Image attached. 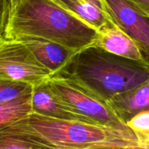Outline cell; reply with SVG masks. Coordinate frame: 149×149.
<instances>
[{"mask_svg": "<svg viewBox=\"0 0 149 149\" xmlns=\"http://www.w3.org/2000/svg\"><path fill=\"white\" fill-rule=\"evenodd\" d=\"M0 137L23 143L30 149H141L134 133L33 112L1 128Z\"/></svg>", "mask_w": 149, "mask_h": 149, "instance_id": "cell-1", "label": "cell"}, {"mask_svg": "<svg viewBox=\"0 0 149 149\" xmlns=\"http://www.w3.org/2000/svg\"><path fill=\"white\" fill-rule=\"evenodd\" d=\"M49 77L106 104L116 95L148 81L149 65L91 45L74 52Z\"/></svg>", "mask_w": 149, "mask_h": 149, "instance_id": "cell-2", "label": "cell"}, {"mask_svg": "<svg viewBox=\"0 0 149 149\" xmlns=\"http://www.w3.org/2000/svg\"><path fill=\"white\" fill-rule=\"evenodd\" d=\"M15 34L45 38L78 51L94 43L97 30L53 0H25L12 11L5 36Z\"/></svg>", "mask_w": 149, "mask_h": 149, "instance_id": "cell-3", "label": "cell"}, {"mask_svg": "<svg viewBox=\"0 0 149 149\" xmlns=\"http://www.w3.org/2000/svg\"><path fill=\"white\" fill-rule=\"evenodd\" d=\"M45 82L54 97L71 111L88 118L96 125L134 133L106 103L87 95L62 80L49 77Z\"/></svg>", "mask_w": 149, "mask_h": 149, "instance_id": "cell-4", "label": "cell"}, {"mask_svg": "<svg viewBox=\"0 0 149 149\" xmlns=\"http://www.w3.org/2000/svg\"><path fill=\"white\" fill-rule=\"evenodd\" d=\"M50 75L51 71L23 42L6 36L0 40V77L33 86Z\"/></svg>", "mask_w": 149, "mask_h": 149, "instance_id": "cell-5", "label": "cell"}, {"mask_svg": "<svg viewBox=\"0 0 149 149\" xmlns=\"http://www.w3.org/2000/svg\"><path fill=\"white\" fill-rule=\"evenodd\" d=\"M111 20L127 34L149 60V18L130 0H103Z\"/></svg>", "mask_w": 149, "mask_h": 149, "instance_id": "cell-6", "label": "cell"}, {"mask_svg": "<svg viewBox=\"0 0 149 149\" xmlns=\"http://www.w3.org/2000/svg\"><path fill=\"white\" fill-rule=\"evenodd\" d=\"M93 45L109 52L149 65L148 58L135 42L111 20L97 30Z\"/></svg>", "mask_w": 149, "mask_h": 149, "instance_id": "cell-7", "label": "cell"}, {"mask_svg": "<svg viewBox=\"0 0 149 149\" xmlns=\"http://www.w3.org/2000/svg\"><path fill=\"white\" fill-rule=\"evenodd\" d=\"M9 38L23 42L33 52L36 59L51 71V74L59 70L77 51L55 42L26 34H15Z\"/></svg>", "mask_w": 149, "mask_h": 149, "instance_id": "cell-8", "label": "cell"}, {"mask_svg": "<svg viewBox=\"0 0 149 149\" xmlns=\"http://www.w3.org/2000/svg\"><path fill=\"white\" fill-rule=\"evenodd\" d=\"M31 108L33 113L48 117L96 125L88 118L70 111L68 108L55 98L48 89L45 80L33 86Z\"/></svg>", "mask_w": 149, "mask_h": 149, "instance_id": "cell-9", "label": "cell"}, {"mask_svg": "<svg viewBox=\"0 0 149 149\" xmlns=\"http://www.w3.org/2000/svg\"><path fill=\"white\" fill-rule=\"evenodd\" d=\"M106 104L126 124L135 114L149 109V80L116 95Z\"/></svg>", "mask_w": 149, "mask_h": 149, "instance_id": "cell-10", "label": "cell"}, {"mask_svg": "<svg viewBox=\"0 0 149 149\" xmlns=\"http://www.w3.org/2000/svg\"><path fill=\"white\" fill-rule=\"evenodd\" d=\"M63 7L71 12L84 21L98 30L111 20L103 10L89 2H81L78 0H53Z\"/></svg>", "mask_w": 149, "mask_h": 149, "instance_id": "cell-11", "label": "cell"}, {"mask_svg": "<svg viewBox=\"0 0 149 149\" xmlns=\"http://www.w3.org/2000/svg\"><path fill=\"white\" fill-rule=\"evenodd\" d=\"M31 112V96L0 103V129Z\"/></svg>", "mask_w": 149, "mask_h": 149, "instance_id": "cell-12", "label": "cell"}, {"mask_svg": "<svg viewBox=\"0 0 149 149\" xmlns=\"http://www.w3.org/2000/svg\"><path fill=\"white\" fill-rule=\"evenodd\" d=\"M32 91L33 85L29 83L0 77V103L30 97Z\"/></svg>", "mask_w": 149, "mask_h": 149, "instance_id": "cell-13", "label": "cell"}, {"mask_svg": "<svg viewBox=\"0 0 149 149\" xmlns=\"http://www.w3.org/2000/svg\"><path fill=\"white\" fill-rule=\"evenodd\" d=\"M126 124L135 134L141 146V141L149 137V109L135 114Z\"/></svg>", "mask_w": 149, "mask_h": 149, "instance_id": "cell-14", "label": "cell"}, {"mask_svg": "<svg viewBox=\"0 0 149 149\" xmlns=\"http://www.w3.org/2000/svg\"><path fill=\"white\" fill-rule=\"evenodd\" d=\"M11 13V0H0V40L5 36Z\"/></svg>", "mask_w": 149, "mask_h": 149, "instance_id": "cell-15", "label": "cell"}, {"mask_svg": "<svg viewBox=\"0 0 149 149\" xmlns=\"http://www.w3.org/2000/svg\"><path fill=\"white\" fill-rule=\"evenodd\" d=\"M136 8L149 18V0H130Z\"/></svg>", "mask_w": 149, "mask_h": 149, "instance_id": "cell-16", "label": "cell"}, {"mask_svg": "<svg viewBox=\"0 0 149 149\" xmlns=\"http://www.w3.org/2000/svg\"><path fill=\"white\" fill-rule=\"evenodd\" d=\"M79 1H81V2H89L90 4H93V5L96 6L97 7H98L99 9H100L101 10H103V12L106 13V9H105L104 4H103V0H78ZM107 14V13H106Z\"/></svg>", "mask_w": 149, "mask_h": 149, "instance_id": "cell-17", "label": "cell"}, {"mask_svg": "<svg viewBox=\"0 0 149 149\" xmlns=\"http://www.w3.org/2000/svg\"><path fill=\"white\" fill-rule=\"evenodd\" d=\"M141 149H149V137L141 142Z\"/></svg>", "mask_w": 149, "mask_h": 149, "instance_id": "cell-18", "label": "cell"}, {"mask_svg": "<svg viewBox=\"0 0 149 149\" xmlns=\"http://www.w3.org/2000/svg\"><path fill=\"white\" fill-rule=\"evenodd\" d=\"M25 0H11V5H12V11L17 7V5L23 2Z\"/></svg>", "mask_w": 149, "mask_h": 149, "instance_id": "cell-19", "label": "cell"}]
</instances>
